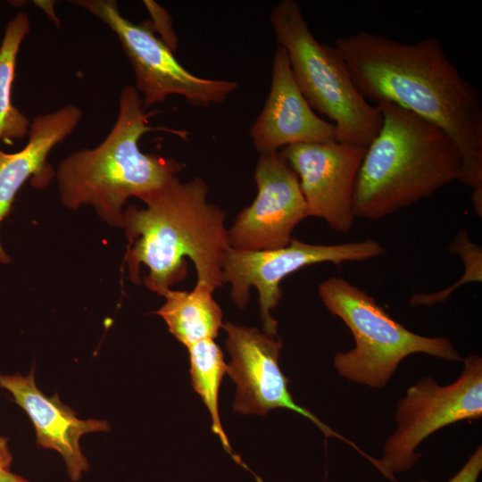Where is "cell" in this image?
<instances>
[{
  "label": "cell",
  "mask_w": 482,
  "mask_h": 482,
  "mask_svg": "<svg viewBox=\"0 0 482 482\" xmlns=\"http://www.w3.org/2000/svg\"><path fill=\"white\" fill-rule=\"evenodd\" d=\"M334 46L367 101L393 103L441 128L461 153L460 182L482 188L481 94L437 37L409 44L363 30L336 38Z\"/></svg>",
  "instance_id": "cell-1"
},
{
  "label": "cell",
  "mask_w": 482,
  "mask_h": 482,
  "mask_svg": "<svg viewBox=\"0 0 482 482\" xmlns=\"http://www.w3.org/2000/svg\"><path fill=\"white\" fill-rule=\"evenodd\" d=\"M208 192L199 177L182 182L175 176L141 198L145 208L129 206L124 212L122 228L129 241L125 261L133 283H139V266L145 264L149 269L145 285L163 296L186 278L188 257L196 270V285L212 293L223 286L229 232L224 211L208 201Z\"/></svg>",
  "instance_id": "cell-2"
},
{
  "label": "cell",
  "mask_w": 482,
  "mask_h": 482,
  "mask_svg": "<svg viewBox=\"0 0 482 482\" xmlns=\"http://www.w3.org/2000/svg\"><path fill=\"white\" fill-rule=\"evenodd\" d=\"M381 128L366 148L353 196L355 217L379 220L461 179L462 160L438 126L390 102L378 104Z\"/></svg>",
  "instance_id": "cell-3"
},
{
  "label": "cell",
  "mask_w": 482,
  "mask_h": 482,
  "mask_svg": "<svg viewBox=\"0 0 482 482\" xmlns=\"http://www.w3.org/2000/svg\"><path fill=\"white\" fill-rule=\"evenodd\" d=\"M142 97L134 86L122 88L116 120L106 137L94 148L75 151L55 171L62 203L71 210L91 205L108 224L122 228L123 205L162 188L181 170L175 160L143 153L141 137L162 129L185 137L184 131L153 128Z\"/></svg>",
  "instance_id": "cell-4"
},
{
  "label": "cell",
  "mask_w": 482,
  "mask_h": 482,
  "mask_svg": "<svg viewBox=\"0 0 482 482\" xmlns=\"http://www.w3.org/2000/svg\"><path fill=\"white\" fill-rule=\"evenodd\" d=\"M270 20L298 88L312 110L332 121L336 141L367 148L381 128L382 113L358 91L339 51L316 39L294 0L278 2Z\"/></svg>",
  "instance_id": "cell-5"
},
{
  "label": "cell",
  "mask_w": 482,
  "mask_h": 482,
  "mask_svg": "<svg viewBox=\"0 0 482 482\" xmlns=\"http://www.w3.org/2000/svg\"><path fill=\"white\" fill-rule=\"evenodd\" d=\"M326 308L352 332L355 346L337 353L333 363L338 374L373 388L385 386L407 356L422 353L449 362L461 361L447 337H425L395 320L375 299L346 279L330 277L319 285Z\"/></svg>",
  "instance_id": "cell-6"
},
{
  "label": "cell",
  "mask_w": 482,
  "mask_h": 482,
  "mask_svg": "<svg viewBox=\"0 0 482 482\" xmlns=\"http://www.w3.org/2000/svg\"><path fill=\"white\" fill-rule=\"evenodd\" d=\"M482 417V358L469 355L453 383L441 386L425 377L410 386L397 404V428L387 438L375 467L387 478L410 470L420 458L418 445L446 426Z\"/></svg>",
  "instance_id": "cell-7"
},
{
  "label": "cell",
  "mask_w": 482,
  "mask_h": 482,
  "mask_svg": "<svg viewBox=\"0 0 482 482\" xmlns=\"http://www.w3.org/2000/svg\"><path fill=\"white\" fill-rule=\"evenodd\" d=\"M104 21L117 36L136 77L145 110L179 95L193 106L223 103L238 87L237 81L212 79L189 72L155 34L150 21L134 23L124 18L114 0L71 1Z\"/></svg>",
  "instance_id": "cell-8"
},
{
  "label": "cell",
  "mask_w": 482,
  "mask_h": 482,
  "mask_svg": "<svg viewBox=\"0 0 482 482\" xmlns=\"http://www.w3.org/2000/svg\"><path fill=\"white\" fill-rule=\"evenodd\" d=\"M383 246L368 239L340 245H312L292 238L281 248L244 251L229 248L224 257V283L231 285L230 297L239 308L250 298V288L259 293L260 314L264 333L277 337L278 321L271 311L282 297L280 283L291 273L311 264L360 262L382 255Z\"/></svg>",
  "instance_id": "cell-9"
},
{
  "label": "cell",
  "mask_w": 482,
  "mask_h": 482,
  "mask_svg": "<svg viewBox=\"0 0 482 482\" xmlns=\"http://www.w3.org/2000/svg\"><path fill=\"white\" fill-rule=\"evenodd\" d=\"M222 328L227 334L226 348L231 358L227 373L237 385L235 412L265 415L276 408L288 409L313 422L326 437L338 438L365 454L355 444L294 401L287 387L288 379L278 364L280 338L229 321Z\"/></svg>",
  "instance_id": "cell-10"
},
{
  "label": "cell",
  "mask_w": 482,
  "mask_h": 482,
  "mask_svg": "<svg viewBox=\"0 0 482 482\" xmlns=\"http://www.w3.org/2000/svg\"><path fill=\"white\" fill-rule=\"evenodd\" d=\"M257 195L228 230L231 248L244 251L287 246L307 217L299 179L280 152L260 154L254 171Z\"/></svg>",
  "instance_id": "cell-11"
},
{
  "label": "cell",
  "mask_w": 482,
  "mask_h": 482,
  "mask_svg": "<svg viewBox=\"0 0 482 482\" xmlns=\"http://www.w3.org/2000/svg\"><path fill=\"white\" fill-rule=\"evenodd\" d=\"M365 153L364 147L337 141L282 148L280 154L299 179L307 217L320 218L341 233L352 229L353 188Z\"/></svg>",
  "instance_id": "cell-12"
},
{
  "label": "cell",
  "mask_w": 482,
  "mask_h": 482,
  "mask_svg": "<svg viewBox=\"0 0 482 482\" xmlns=\"http://www.w3.org/2000/svg\"><path fill=\"white\" fill-rule=\"evenodd\" d=\"M260 154L301 143L336 141L331 122L320 118L298 88L286 50L278 46L273 56L270 93L250 129Z\"/></svg>",
  "instance_id": "cell-13"
},
{
  "label": "cell",
  "mask_w": 482,
  "mask_h": 482,
  "mask_svg": "<svg viewBox=\"0 0 482 482\" xmlns=\"http://www.w3.org/2000/svg\"><path fill=\"white\" fill-rule=\"evenodd\" d=\"M0 387L6 389L30 418L40 448L56 451L62 457L67 474L72 482L88 471L89 462L83 454L79 439L87 433L110 430L105 420H80L58 394L46 396L36 385L34 369L29 375L20 372L0 375Z\"/></svg>",
  "instance_id": "cell-14"
},
{
  "label": "cell",
  "mask_w": 482,
  "mask_h": 482,
  "mask_svg": "<svg viewBox=\"0 0 482 482\" xmlns=\"http://www.w3.org/2000/svg\"><path fill=\"white\" fill-rule=\"evenodd\" d=\"M82 116V110L71 104L36 116L30 121L28 142L21 150L12 154L0 151V221L10 212L16 194L29 178L37 188L50 183L55 171L47 162L49 153L73 132ZM9 262L0 243V262Z\"/></svg>",
  "instance_id": "cell-15"
},
{
  "label": "cell",
  "mask_w": 482,
  "mask_h": 482,
  "mask_svg": "<svg viewBox=\"0 0 482 482\" xmlns=\"http://www.w3.org/2000/svg\"><path fill=\"white\" fill-rule=\"evenodd\" d=\"M165 303L155 312L168 326L170 333L187 348L214 339L222 328V311L212 292L195 285L191 292L169 290Z\"/></svg>",
  "instance_id": "cell-16"
},
{
  "label": "cell",
  "mask_w": 482,
  "mask_h": 482,
  "mask_svg": "<svg viewBox=\"0 0 482 482\" xmlns=\"http://www.w3.org/2000/svg\"><path fill=\"white\" fill-rule=\"evenodd\" d=\"M29 32L28 15L18 12L7 24L0 45V142L7 144L24 138L29 131V120L12 101L17 55Z\"/></svg>",
  "instance_id": "cell-17"
},
{
  "label": "cell",
  "mask_w": 482,
  "mask_h": 482,
  "mask_svg": "<svg viewBox=\"0 0 482 482\" xmlns=\"http://www.w3.org/2000/svg\"><path fill=\"white\" fill-rule=\"evenodd\" d=\"M190 360L191 382L207 407L212 419V430L217 435L232 459L248 469L235 454L225 434L219 413V390L223 376L228 372L223 353L213 339L202 340L187 348Z\"/></svg>",
  "instance_id": "cell-18"
},
{
  "label": "cell",
  "mask_w": 482,
  "mask_h": 482,
  "mask_svg": "<svg viewBox=\"0 0 482 482\" xmlns=\"http://www.w3.org/2000/svg\"><path fill=\"white\" fill-rule=\"evenodd\" d=\"M144 4L153 17L154 21L151 22L153 29L162 35L161 40L174 52L178 45V38L173 31L169 12L154 1L146 0L144 1Z\"/></svg>",
  "instance_id": "cell-19"
},
{
  "label": "cell",
  "mask_w": 482,
  "mask_h": 482,
  "mask_svg": "<svg viewBox=\"0 0 482 482\" xmlns=\"http://www.w3.org/2000/svg\"><path fill=\"white\" fill-rule=\"evenodd\" d=\"M482 470V447L479 445L461 469L447 482H478ZM398 482V481H395ZM416 482H428L417 480Z\"/></svg>",
  "instance_id": "cell-20"
},
{
  "label": "cell",
  "mask_w": 482,
  "mask_h": 482,
  "mask_svg": "<svg viewBox=\"0 0 482 482\" xmlns=\"http://www.w3.org/2000/svg\"><path fill=\"white\" fill-rule=\"evenodd\" d=\"M12 456L8 447L7 439L0 436V481L10 472Z\"/></svg>",
  "instance_id": "cell-21"
},
{
  "label": "cell",
  "mask_w": 482,
  "mask_h": 482,
  "mask_svg": "<svg viewBox=\"0 0 482 482\" xmlns=\"http://www.w3.org/2000/svg\"><path fill=\"white\" fill-rule=\"evenodd\" d=\"M0 482H29V481L10 471L2 478Z\"/></svg>",
  "instance_id": "cell-22"
}]
</instances>
